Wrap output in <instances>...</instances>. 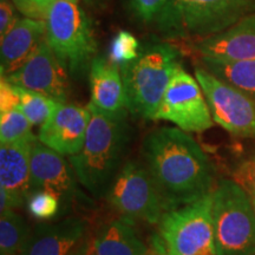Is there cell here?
<instances>
[{
  "instance_id": "30",
  "label": "cell",
  "mask_w": 255,
  "mask_h": 255,
  "mask_svg": "<svg viewBox=\"0 0 255 255\" xmlns=\"http://www.w3.org/2000/svg\"><path fill=\"white\" fill-rule=\"evenodd\" d=\"M14 4L9 0H1L0 1V39L13 27L19 19L14 11Z\"/></svg>"
},
{
  "instance_id": "11",
  "label": "cell",
  "mask_w": 255,
  "mask_h": 255,
  "mask_svg": "<svg viewBox=\"0 0 255 255\" xmlns=\"http://www.w3.org/2000/svg\"><path fill=\"white\" fill-rule=\"evenodd\" d=\"M78 180L70 162L63 155L37 139L32 148L30 193L47 190L56 194L62 203L63 216L68 214L73 203H90L78 187Z\"/></svg>"
},
{
  "instance_id": "34",
  "label": "cell",
  "mask_w": 255,
  "mask_h": 255,
  "mask_svg": "<svg viewBox=\"0 0 255 255\" xmlns=\"http://www.w3.org/2000/svg\"><path fill=\"white\" fill-rule=\"evenodd\" d=\"M252 199V202H253V206H254V209H255V196H251Z\"/></svg>"
},
{
  "instance_id": "36",
  "label": "cell",
  "mask_w": 255,
  "mask_h": 255,
  "mask_svg": "<svg viewBox=\"0 0 255 255\" xmlns=\"http://www.w3.org/2000/svg\"><path fill=\"white\" fill-rule=\"evenodd\" d=\"M251 255H255V252H254V253H253V254H251Z\"/></svg>"
},
{
  "instance_id": "5",
  "label": "cell",
  "mask_w": 255,
  "mask_h": 255,
  "mask_svg": "<svg viewBox=\"0 0 255 255\" xmlns=\"http://www.w3.org/2000/svg\"><path fill=\"white\" fill-rule=\"evenodd\" d=\"M45 38L64 68L73 76H81L91 65L97 53L94 27L78 4L55 0L47 9Z\"/></svg>"
},
{
  "instance_id": "15",
  "label": "cell",
  "mask_w": 255,
  "mask_h": 255,
  "mask_svg": "<svg viewBox=\"0 0 255 255\" xmlns=\"http://www.w3.org/2000/svg\"><path fill=\"white\" fill-rule=\"evenodd\" d=\"M200 57L227 60L255 59V13L245 15L219 33L196 41Z\"/></svg>"
},
{
  "instance_id": "22",
  "label": "cell",
  "mask_w": 255,
  "mask_h": 255,
  "mask_svg": "<svg viewBox=\"0 0 255 255\" xmlns=\"http://www.w3.org/2000/svg\"><path fill=\"white\" fill-rule=\"evenodd\" d=\"M17 91L19 95L18 109L21 110V113L27 117L33 127L43 126L60 104V102L41 95L39 92L20 87H17Z\"/></svg>"
},
{
  "instance_id": "7",
  "label": "cell",
  "mask_w": 255,
  "mask_h": 255,
  "mask_svg": "<svg viewBox=\"0 0 255 255\" xmlns=\"http://www.w3.org/2000/svg\"><path fill=\"white\" fill-rule=\"evenodd\" d=\"M213 193V191H212ZM212 193L164 212L159 235L170 255H219L212 218Z\"/></svg>"
},
{
  "instance_id": "14",
  "label": "cell",
  "mask_w": 255,
  "mask_h": 255,
  "mask_svg": "<svg viewBox=\"0 0 255 255\" xmlns=\"http://www.w3.org/2000/svg\"><path fill=\"white\" fill-rule=\"evenodd\" d=\"M91 120L89 107L60 103L50 119L39 127L38 141L63 156H73L82 149Z\"/></svg>"
},
{
  "instance_id": "10",
  "label": "cell",
  "mask_w": 255,
  "mask_h": 255,
  "mask_svg": "<svg viewBox=\"0 0 255 255\" xmlns=\"http://www.w3.org/2000/svg\"><path fill=\"white\" fill-rule=\"evenodd\" d=\"M214 123L231 135L255 139V100L209 72L203 66L195 69Z\"/></svg>"
},
{
  "instance_id": "33",
  "label": "cell",
  "mask_w": 255,
  "mask_h": 255,
  "mask_svg": "<svg viewBox=\"0 0 255 255\" xmlns=\"http://www.w3.org/2000/svg\"><path fill=\"white\" fill-rule=\"evenodd\" d=\"M69 1H71V2H75V4H78V2H79V0H69ZM87 1H90V0H87Z\"/></svg>"
},
{
  "instance_id": "31",
  "label": "cell",
  "mask_w": 255,
  "mask_h": 255,
  "mask_svg": "<svg viewBox=\"0 0 255 255\" xmlns=\"http://www.w3.org/2000/svg\"><path fill=\"white\" fill-rule=\"evenodd\" d=\"M146 255H170L161 235H154L151 238L150 250L146 251Z\"/></svg>"
},
{
  "instance_id": "19",
  "label": "cell",
  "mask_w": 255,
  "mask_h": 255,
  "mask_svg": "<svg viewBox=\"0 0 255 255\" xmlns=\"http://www.w3.org/2000/svg\"><path fill=\"white\" fill-rule=\"evenodd\" d=\"M146 251L128 220L107 223L94 239L95 255H146Z\"/></svg>"
},
{
  "instance_id": "4",
  "label": "cell",
  "mask_w": 255,
  "mask_h": 255,
  "mask_svg": "<svg viewBox=\"0 0 255 255\" xmlns=\"http://www.w3.org/2000/svg\"><path fill=\"white\" fill-rule=\"evenodd\" d=\"M212 218L219 255L255 252V209L250 194L233 178H221L212 193Z\"/></svg>"
},
{
  "instance_id": "27",
  "label": "cell",
  "mask_w": 255,
  "mask_h": 255,
  "mask_svg": "<svg viewBox=\"0 0 255 255\" xmlns=\"http://www.w3.org/2000/svg\"><path fill=\"white\" fill-rule=\"evenodd\" d=\"M169 0H129L130 8L139 20L150 23L156 20Z\"/></svg>"
},
{
  "instance_id": "12",
  "label": "cell",
  "mask_w": 255,
  "mask_h": 255,
  "mask_svg": "<svg viewBox=\"0 0 255 255\" xmlns=\"http://www.w3.org/2000/svg\"><path fill=\"white\" fill-rule=\"evenodd\" d=\"M4 77L17 87L39 92L60 103L68 100V70L51 49L46 38L20 68Z\"/></svg>"
},
{
  "instance_id": "28",
  "label": "cell",
  "mask_w": 255,
  "mask_h": 255,
  "mask_svg": "<svg viewBox=\"0 0 255 255\" xmlns=\"http://www.w3.org/2000/svg\"><path fill=\"white\" fill-rule=\"evenodd\" d=\"M55 0H12L19 12L25 17L45 19L46 12Z\"/></svg>"
},
{
  "instance_id": "16",
  "label": "cell",
  "mask_w": 255,
  "mask_h": 255,
  "mask_svg": "<svg viewBox=\"0 0 255 255\" xmlns=\"http://www.w3.org/2000/svg\"><path fill=\"white\" fill-rule=\"evenodd\" d=\"M88 223L78 216L40 223L31 231L19 255H69L87 235Z\"/></svg>"
},
{
  "instance_id": "3",
  "label": "cell",
  "mask_w": 255,
  "mask_h": 255,
  "mask_svg": "<svg viewBox=\"0 0 255 255\" xmlns=\"http://www.w3.org/2000/svg\"><path fill=\"white\" fill-rule=\"evenodd\" d=\"M178 64L175 47L169 44H154L142 49L135 60L120 68L126 88L127 109L133 116L155 121Z\"/></svg>"
},
{
  "instance_id": "21",
  "label": "cell",
  "mask_w": 255,
  "mask_h": 255,
  "mask_svg": "<svg viewBox=\"0 0 255 255\" xmlns=\"http://www.w3.org/2000/svg\"><path fill=\"white\" fill-rule=\"evenodd\" d=\"M0 213V255H19L30 237L31 229L14 209Z\"/></svg>"
},
{
  "instance_id": "32",
  "label": "cell",
  "mask_w": 255,
  "mask_h": 255,
  "mask_svg": "<svg viewBox=\"0 0 255 255\" xmlns=\"http://www.w3.org/2000/svg\"><path fill=\"white\" fill-rule=\"evenodd\" d=\"M92 252H94V240L85 235L77 246L70 252L69 255H91Z\"/></svg>"
},
{
  "instance_id": "2",
  "label": "cell",
  "mask_w": 255,
  "mask_h": 255,
  "mask_svg": "<svg viewBox=\"0 0 255 255\" xmlns=\"http://www.w3.org/2000/svg\"><path fill=\"white\" fill-rule=\"evenodd\" d=\"M91 113L84 144L70 156L81 186L95 197L107 195L111 182L121 168L129 143V127L126 114H107L88 104Z\"/></svg>"
},
{
  "instance_id": "9",
  "label": "cell",
  "mask_w": 255,
  "mask_h": 255,
  "mask_svg": "<svg viewBox=\"0 0 255 255\" xmlns=\"http://www.w3.org/2000/svg\"><path fill=\"white\" fill-rule=\"evenodd\" d=\"M167 121L186 132H205L214 124L196 77L178 64L159 104L155 121Z\"/></svg>"
},
{
  "instance_id": "29",
  "label": "cell",
  "mask_w": 255,
  "mask_h": 255,
  "mask_svg": "<svg viewBox=\"0 0 255 255\" xmlns=\"http://www.w3.org/2000/svg\"><path fill=\"white\" fill-rule=\"evenodd\" d=\"M19 107V95L17 87L9 83L5 77L0 82V113Z\"/></svg>"
},
{
  "instance_id": "8",
  "label": "cell",
  "mask_w": 255,
  "mask_h": 255,
  "mask_svg": "<svg viewBox=\"0 0 255 255\" xmlns=\"http://www.w3.org/2000/svg\"><path fill=\"white\" fill-rule=\"evenodd\" d=\"M107 200L127 220L158 225L164 214L157 187L144 164L127 162L111 182Z\"/></svg>"
},
{
  "instance_id": "18",
  "label": "cell",
  "mask_w": 255,
  "mask_h": 255,
  "mask_svg": "<svg viewBox=\"0 0 255 255\" xmlns=\"http://www.w3.org/2000/svg\"><path fill=\"white\" fill-rule=\"evenodd\" d=\"M90 103L107 114H126L127 95L119 66L96 56L90 65Z\"/></svg>"
},
{
  "instance_id": "24",
  "label": "cell",
  "mask_w": 255,
  "mask_h": 255,
  "mask_svg": "<svg viewBox=\"0 0 255 255\" xmlns=\"http://www.w3.org/2000/svg\"><path fill=\"white\" fill-rule=\"evenodd\" d=\"M28 213L39 221H50L63 216L62 203L56 194L47 190H34L26 201Z\"/></svg>"
},
{
  "instance_id": "25",
  "label": "cell",
  "mask_w": 255,
  "mask_h": 255,
  "mask_svg": "<svg viewBox=\"0 0 255 255\" xmlns=\"http://www.w3.org/2000/svg\"><path fill=\"white\" fill-rule=\"evenodd\" d=\"M141 49L137 38L128 31H120L111 40L109 47V60L122 68L138 57Z\"/></svg>"
},
{
  "instance_id": "1",
  "label": "cell",
  "mask_w": 255,
  "mask_h": 255,
  "mask_svg": "<svg viewBox=\"0 0 255 255\" xmlns=\"http://www.w3.org/2000/svg\"><path fill=\"white\" fill-rule=\"evenodd\" d=\"M142 154L165 212L195 202L214 190V164L189 132L180 128L151 131L143 141Z\"/></svg>"
},
{
  "instance_id": "23",
  "label": "cell",
  "mask_w": 255,
  "mask_h": 255,
  "mask_svg": "<svg viewBox=\"0 0 255 255\" xmlns=\"http://www.w3.org/2000/svg\"><path fill=\"white\" fill-rule=\"evenodd\" d=\"M32 124L20 109L0 113V142L15 143L34 141L38 137L32 133Z\"/></svg>"
},
{
  "instance_id": "35",
  "label": "cell",
  "mask_w": 255,
  "mask_h": 255,
  "mask_svg": "<svg viewBox=\"0 0 255 255\" xmlns=\"http://www.w3.org/2000/svg\"><path fill=\"white\" fill-rule=\"evenodd\" d=\"M91 255H95V253H94V252H92V253H91Z\"/></svg>"
},
{
  "instance_id": "6",
  "label": "cell",
  "mask_w": 255,
  "mask_h": 255,
  "mask_svg": "<svg viewBox=\"0 0 255 255\" xmlns=\"http://www.w3.org/2000/svg\"><path fill=\"white\" fill-rule=\"evenodd\" d=\"M253 4L254 0H169L156 20L168 36L202 39L232 26Z\"/></svg>"
},
{
  "instance_id": "20",
  "label": "cell",
  "mask_w": 255,
  "mask_h": 255,
  "mask_svg": "<svg viewBox=\"0 0 255 255\" xmlns=\"http://www.w3.org/2000/svg\"><path fill=\"white\" fill-rule=\"evenodd\" d=\"M201 66L255 100V59L227 60L200 57Z\"/></svg>"
},
{
  "instance_id": "17",
  "label": "cell",
  "mask_w": 255,
  "mask_h": 255,
  "mask_svg": "<svg viewBox=\"0 0 255 255\" xmlns=\"http://www.w3.org/2000/svg\"><path fill=\"white\" fill-rule=\"evenodd\" d=\"M46 26L43 19H19L4 37L0 47L1 77L9 75L26 62L40 41L45 39Z\"/></svg>"
},
{
  "instance_id": "13",
  "label": "cell",
  "mask_w": 255,
  "mask_h": 255,
  "mask_svg": "<svg viewBox=\"0 0 255 255\" xmlns=\"http://www.w3.org/2000/svg\"><path fill=\"white\" fill-rule=\"evenodd\" d=\"M37 139L0 144L1 212L19 208L26 203L30 195L32 148Z\"/></svg>"
},
{
  "instance_id": "26",
  "label": "cell",
  "mask_w": 255,
  "mask_h": 255,
  "mask_svg": "<svg viewBox=\"0 0 255 255\" xmlns=\"http://www.w3.org/2000/svg\"><path fill=\"white\" fill-rule=\"evenodd\" d=\"M233 180L237 181L250 196H255V151L238 164L233 173Z\"/></svg>"
}]
</instances>
